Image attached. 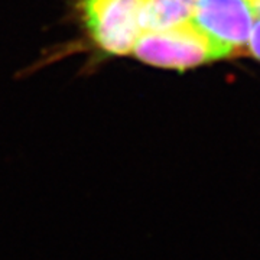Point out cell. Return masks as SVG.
Segmentation results:
<instances>
[{
  "mask_svg": "<svg viewBox=\"0 0 260 260\" xmlns=\"http://www.w3.org/2000/svg\"><path fill=\"white\" fill-rule=\"evenodd\" d=\"M87 39L107 56L132 55L145 32L143 0H71Z\"/></svg>",
  "mask_w": 260,
  "mask_h": 260,
  "instance_id": "6da1fadb",
  "label": "cell"
},
{
  "mask_svg": "<svg viewBox=\"0 0 260 260\" xmlns=\"http://www.w3.org/2000/svg\"><path fill=\"white\" fill-rule=\"evenodd\" d=\"M132 56L150 67L175 71L215 62L208 41L189 22L177 28L145 30L136 41Z\"/></svg>",
  "mask_w": 260,
  "mask_h": 260,
  "instance_id": "3957f363",
  "label": "cell"
},
{
  "mask_svg": "<svg viewBox=\"0 0 260 260\" xmlns=\"http://www.w3.org/2000/svg\"><path fill=\"white\" fill-rule=\"evenodd\" d=\"M247 52L253 58H256L260 61V18L256 19L253 29H251L250 38H249V44H247Z\"/></svg>",
  "mask_w": 260,
  "mask_h": 260,
  "instance_id": "5b68a950",
  "label": "cell"
},
{
  "mask_svg": "<svg viewBox=\"0 0 260 260\" xmlns=\"http://www.w3.org/2000/svg\"><path fill=\"white\" fill-rule=\"evenodd\" d=\"M197 0H143L145 30L171 29L191 20Z\"/></svg>",
  "mask_w": 260,
  "mask_h": 260,
  "instance_id": "277c9868",
  "label": "cell"
},
{
  "mask_svg": "<svg viewBox=\"0 0 260 260\" xmlns=\"http://www.w3.org/2000/svg\"><path fill=\"white\" fill-rule=\"evenodd\" d=\"M256 2V12H257V18H260V0H254Z\"/></svg>",
  "mask_w": 260,
  "mask_h": 260,
  "instance_id": "8992f818",
  "label": "cell"
},
{
  "mask_svg": "<svg viewBox=\"0 0 260 260\" xmlns=\"http://www.w3.org/2000/svg\"><path fill=\"white\" fill-rule=\"evenodd\" d=\"M257 19L254 0H197L189 23L208 41L215 61L247 52Z\"/></svg>",
  "mask_w": 260,
  "mask_h": 260,
  "instance_id": "7a4b0ae2",
  "label": "cell"
}]
</instances>
